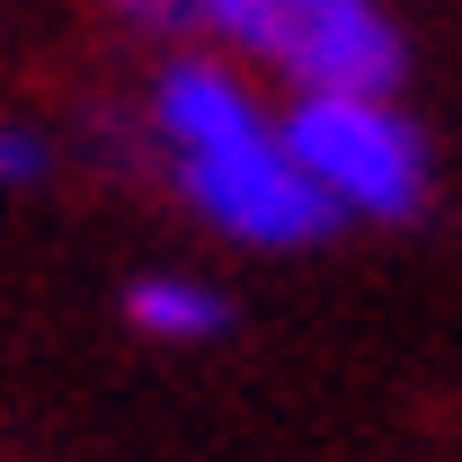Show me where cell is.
<instances>
[{
    "label": "cell",
    "mask_w": 462,
    "mask_h": 462,
    "mask_svg": "<svg viewBox=\"0 0 462 462\" xmlns=\"http://www.w3.org/2000/svg\"><path fill=\"white\" fill-rule=\"evenodd\" d=\"M161 143L178 161L187 205L231 240H258V249H302L338 223V205L302 178V161L285 152V125H267L249 80L223 71L214 54H187L161 71Z\"/></svg>",
    "instance_id": "obj_1"
},
{
    "label": "cell",
    "mask_w": 462,
    "mask_h": 462,
    "mask_svg": "<svg viewBox=\"0 0 462 462\" xmlns=\"http://www.w3.org/2000/svg\"><path fill=\"white\" fill-rule=\"evenodd\" d=\"M196 27L267 54L302 98H392L409 71L401 27L365 0H205Z\"/></svg>",
    "instance_id": "obj_2"
},
{
    "label": "cell",
    "mask_w": 462,
    "mask_h": 462,
    "mask_svg": "<svg viewBox=\"0 0 462 462\" xmlns=\"http://www.w3.org/2000/svg\"><path fill=\"white\" fill-rule=\"evenodd\" d=\"M285 152L338 214L409 223L427 205V143L392 98H293Z\"/></svg>",
    "instance_id": "obj_3"
},
{
    "label": "cell",
    "mask_w": 462,
    "mask_h": 462,
    "mask_svg": "<svg viewBox=\"0 0 462 462\" xmlns=\"http://www.w3.org/2000/svg\"><path fill=\"white\" fill-rule=\"evenodd\" d=\"M125 320H134L143 338L187 346V338H214V329H223V293L187 285V276H143V285L125 293Z\"/></svg>",
    "instance_id": "obj_4"
},
{
    "label": "cell",
    "mask_w": 462,
    "mask_h": 462,
    "mask_svg": "<svg viewBox=\"0 0 462 462\" xmlns=\"http://www.w3.org/2000/svg\"><path fill=\"white\" fill-rule=\"evenodd\" d=\"M27 178H45V134L0 125V187H27Z\"/></svg>",
    "instance_id": "obj_5"
}]
</instances>
